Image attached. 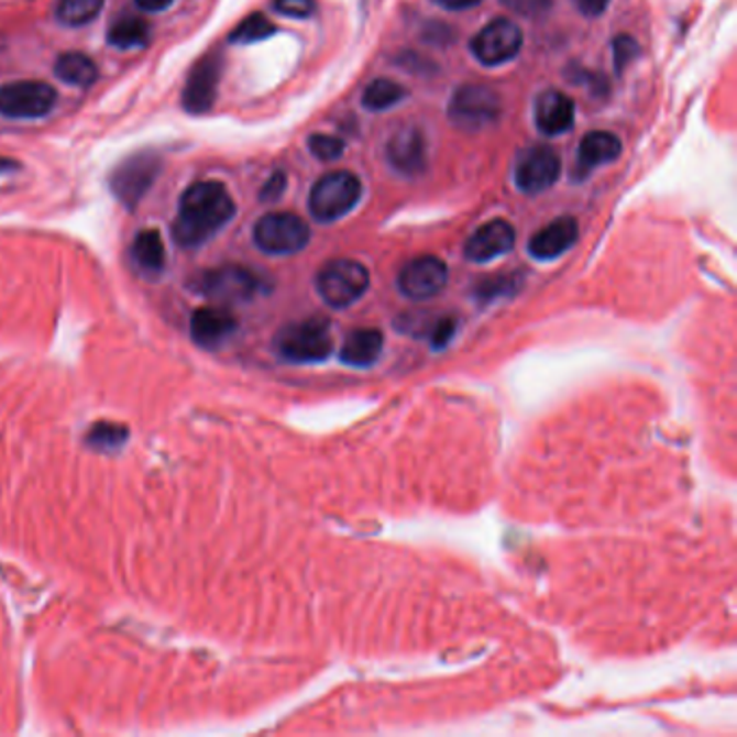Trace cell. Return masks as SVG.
Here are the masks:
<instances>
[{
  "label": "cell",
  "instance_id": "cell-31",
  "mask_svg": "<svg viewBox=\"0 0 737 737\" xmlns=\"http://www.w3.org/2000/svg\"><path fill=\"white\" fill-rule=\"evenodd\" d=\"M284 190H286V176L282 172H277L266 180V185L262 186L260 199L262 201H277L284 195Z\"/></svg>",
  "mask_w": 737,
  "mask_h": 737
},
{
  "label": "cell",
  "instance_id": "cell-3",
  "mask_svg": "<svg viewBox=\"0 0 737 737\" xmlns=\"http://www.w3.org/2000/svg\"><path fill=\"white\" fill-rule=\"evenodd\" d=\"M370 286L369 268L355 260H331L316 275V288L322 301L342 309L360 301Z\"/></svg>",
  "mask_w": 737,
  "mask_h": 737
},
{
  "label": "cell",
  "instance_id": "cell-20",
  "mask_svg": "<svg viewBox=\"0 0 737 737\" xmlns=\"http://www.w3.org/2000/svg\"><path fill=\"white\" fill-rule=\"evenodd\" d=\"M383 351V333L378 329H355L346 336L340 360L353 369H369Z\"/></svg>",
  "mask_w": 737,
  "mask_h": 737
},
{
  "label": "cell",
  "instance_id": "cell-35",
  "mask_svg": "<svg viewBox=\"0 0 737 737\" xmlns=\"http://www.w3.org/2000/svg\"><path fill=\"white\" fill-rule=\"evenodd\" d=\"M20 165L13 161V158H0V174H7V172H15Z\"/></svg>",
  "mask_w": 737,
  "mask_h": 737
},
{
  "label": "cell",
  "instance_id": "cell-12",
  "mask_svg": "<svg viewBox=\"0 0 737 737\" xmlns=\"http://www.w3.org/2000/svg\"><path fill=\"white\" fill-rule=\"evenodd\" d=\"M223 72V57L219 53H206L190 67L183 91V105L193 116L208 113L217 100L219 80Z\"/></svg>",
  "mask_w": 737,
  "mask_h": 737
},
{
  "label": "cell",
  "instance_id": "cell-15",
  "mask_svg": "<svg viewBox=\"0 0 737 737\" xmlns=\"http://www.w3.org/2000/svg\"><path fill=\"white\" fill-rule=\"evenodd\" d=\"M513 246H515V228L504 219H495V221L485 223L483 228H479L470 237L465 245V257L470 262L485 264L495 257L506 255Z\"/></svg>",
  "mask_w": 737,
  "mask_h": 737
},
{
  "label": "cell",
  "instance_id": "cell-10",
  "mask_svg": "<svg viewBox=\"0 0 737 737\" xmlns=\"http://www.w3.org/2000/svg\"><path fill=\"white\" fill-rule=\"evenodd\" d=\"M470 46L472 55L479 62L487 67H495L513 62L519 55L524 46V33L517 22L508 18H497L472 37Z\"/></svg>",
  "mask_w": 737,
  "mask_h": 737
},
{
  "label": "cell",
  "instance_id": "cell-33",
  "mask_svg": "<svg viewBox=\"0 0 737 737\" xmlns=\"http://www.w3.org/2000/svg\"><path fill=\"white\" fill-rule=\"evenodd\" d=\"M437 7H443L448 11H465L472 9L476 4H481L483 0H432Z\"/></svg>",
  "mask_w": 737,
  "mask_h": 737
},
{
  "label": "cell",
  "instance_id": "cell-6",
  "mask_svg": "<svg viewBox=\"0 0 737 737\" xmlns=\"http://www.w3.org/2000/svg\"><path fill=\"white\" fill-rule=\"evenodd\" d=\"M309 226L295 212H268L253 228V243L268 255H293L309 243Z\"/></svg>",
  "mask_w": 737,
  "mask_h": 737
},
{
  "label": "cell",
  "instance_id": "cell-9",
  "mask_svg": "<svg viewBox=\"0 0 737 737\" xmlns=\"http://www.w3.org/2000/svg\"><path fill=\"white\" fill-rule=\"evenodd\" d=\"M57 105V91L44 80H15L0 87V116L9 120H40Z\"/></svg>",
  "mask_w": 737,
  "mask_h": 737
},
{
  "label": "cell",
  "instance_id": "cell-1",
  "mask_svg": "<svg viewBox=\"0 0 737 737\" xmlns=\"http://www.w3.org/2000/svg\"><path fill=\"white\" fill-rule=\"evenodd\" d=\"M234 215L237 204L230 190L217 180H201L188 186L180 197L172 234L178 245L195 249L219 234L234 219Z\"/></svg>",
  "mask_w": 737,
  "mask_h": 737
},
{
  "label": "cell",
  "instance_id": "cell-8",
  "mask_svg": "<svg viewBox=\"0 0 737 737\" xmlns=\"http://www.w3.org/2000/svg\"><path fill=\"white\" fill-rule=\"evenodd\" d=\"M161 169H163V158L156 152L143 150V152H136L123 158L122 163L113 169L109 185L123 206L132 210L158 180Z\"/></svg>",
  "mask_w": 737,
  "mask_h": 737
},
{
  "label": "cell",
  "instance_id": "cell-28",
  "mask_svg": "<svg viewBox=\"0 0 737 737\" xmlns=\"http://www.w3.org/2000/svg\"><path fill=\"white\" fill-rule=\"evenodd\" d=\"M613 51H615L616 74H623V69L640 55V46H638V42L631 35H618V37H615Z\"/></svg>",
  "mask_w": 737,
  "mask_h": 737
},
{
  "label": "cell",
  "instance_id": "cell-2",
  "mask_svg": "<svg viewBox=\"0 0 737 737\" xmlns=\"http://www.w3.org/2000/svg\"><path fill=\"white\" fill-rule=\"evenodd\" d=\"M282 360L290 364H318L333 351V338L324 318H308L286 324L275 340Z\"/></svg>",
  "mask_w": 737,
  "mask_h": 737
},
{
  "label": "cell",
  "instance_id": "cell-30",
  "mask_svg": "<svg viewBox=\"0 0 737 737\" xmlns=\"http://www.w3.org/2000/svg\"><path fill=\"white\" fill-rule=\"evenodd\" d=\"M275 9L277 13L286 18L306 20L316 11V2L314 0H275Z\"/></svg>",
  "mask_w": 737,
  "mask_h": 737
},
{
  "label": "cell",
  "instance_id": "cell-27",
  "mask_svg": "<svg viewBox=\"0 0 737 737\" xmlns=\"http://www.w3.org/2000/svg\"><path fill=\"white\" fill-rule=\"evenodd\" d=\"M308 145L318 161H336L344 154V141L331 134H311Z\"/></svg>",
  "mask_w": 737,
  "mask_h": 737
},
{
  "label": "cell",
  "instance_id": "cell-21",
  "mask_svg": "<svg viewBox=\"0 0 737 737\" xmlns=\"http://www.w3.org/2000/svg\"><path fill=\"white\" fill-rule=\"evenodd\" d=\"M132 260L145 275H161L165 268L167 251L158 230H143L132 245Z\"/></svg>",
  "mask_w": 737,
  "mask_h": 737
},
{
  "label": "cell",
  "instance_id": "cell-16",
  "mask_svg": "<svg viewBox=\"0 0 737 737\" xmlns=\"http://www.w3.org/2000/svg\"><path fill=\"white\" fill-rule=\"evenodd\" d=\"M237 327L239 322L234 314L223 306L199 308L190 316V338L204 349L223 344L237 331Z\"/></svg>",
  "mask_w": 737,
  "mask_h": 737
},
{
  "label": "cell",
  "instance_id": "cell-26",
  "mask_svg": "<svg viewBox=\"0 0 737 737\" xmlns=\"http://www.w3.org/2000/svg\"><path fill=\"white\" fill-rule=\"evenodd\" d=\"M275 31L277 26L266 15L251 13L230 33V42L232 44H257V42L268 40Z\"/></svg>",
  "mask_w": 737,
  "mask_h": 737
},
{
  "label": "cell",
  "instance_id": "cell-7",
  "mask_svg": "<svg viewBox=\"0 0 737 737\" xmlns=\"http://www.w3.org/2000/svg\"><path fill=\"white\" fill-rule=\"evenodd\" d=\"M502 116V100L487 85H461L448 107V118L461 130L479 132Z\"/></svg>",
  "mask_w": 737,
  "mask_h": 737
},
{
  "label": "cell",
  "instance_id": "cell-11",
  "mask_svg": "<svg viewBox=\"0 0 737 737\" xmlns=\"http://www.w3.org/2000/svg\"><path fill=\"white\" fill-rule=\"evenodd\" d=\"M562 174L560 156L553 152L550 145H532L526 152L519 154L513 178L519 190L526 195H539L552 188Z\"/></svg>",
  "mask_w": 737,
  "mask_h": 737
},
{
  "label": "cell",
  "instance_id": "cell-24",
  "mask_svg": "<svg viewBox=\"0 0 737 737\" xmlns=\"http://www.w3.org/2000/svg\"><path fill=\"white\" fill-rule=\"evenodd\" d=\"M407 98V89L389 78H376L372 80L364 96H362V105L369 111H387L392 107H396L398 102H403Z\"/></svg>",
  "mask_w": 737,
  "mask_h": 737
},
{
  "label": "cell",
  "instance_id": "cell-5",
  "mask_svg": "<svg viewBox=\"0 0 737 737\" xmlns=\"http://www.w3.org/2000/svg\"><path fill=\"white\" fill-rule=\"evenodd\" d=\"M193 288L215 304L230 306L245 304L257 297L262 290V279L245 266L226 264L204 271L199 277H195Z\"/></svg>",
  "mask_w": 737,
  "mask_h": 737
},
{
  "label": "cell",
  "instance_id": "cell-4",
  "mask_svg": "<svg viewBox=\"0 0 737 737\" xmlns=\"http://www.w3.org/2000/svg\"><path fill=\"white\" fill-rule=\"evenodd\" d=\"M362 199V180L351 172L322 176L309 193V212L320 223H333L349 215Z\"/></svg>",
  "mask_w": 737,
  "mask_h": 737
},
{
  "label": "cell",
  "instance_id": "cell-13",
  "mask_svg": "<svg viewBox=\"0 0 737 737\" xmlns=\"http://www.w3.org/2000/svg\"><path fill=\"white\" fill-rule=\"evenodd\" d=\"M448 284V266L435 255H422L403 266L398 288L407 299L427 301L437 297Z\"/></svg>",
  "mask_w": 737,
  "mask_h": 737
},
{
  "label": "cell",
  "instance_id": "cell-29",
  "mask_svg": "<svg viewBox=\"0 0 737 737\" xmlns=\"http://www.w3.org/2000/svg\"><path fill=\"white\" fill-rule=\"evenodd\" d=\"M502 4L524 18H541L552 9V0H502Z\"/></svg>",
  "mask_w": 737,
  "mask_h": 737
},
{
  "label": "cell",
  "instance_id": "cell-19",
  "mask_svg": "<svg viewBox=\"0 0 737 737\" xmlns=\"http://www.w3.org/2000/svg\"><path fill=\"white\" fill-rule=\"evenodd\" d=\"M620 139L608 132V130H593L588 132L580 147H578V156H575V176L586 178L593 169L608 165L620 156Z\"/></svg>",
  "mask_w": 737,
  "mask_h": 737
},
{
  "label": "cell",
  "instance_id": "cell-17",
  "mask_svg": "<svg viewBox=\"0 0 737 737\" xmlns=\"http://www.w3.org/2000/svg\"><path fill=\"white\" fill-rule=\"evenodd\" d=\"M580 237V226L573 217H560L546 228H541L528 243V251L537 260H556L575 245Z\"/></svg>",
  "mask_w": 737,
  "mask_h": 737
},
{
  "label": "cell",
  "instance_id": "cell-23",
  "mask_svg": "<svg viewBox=\"0 0 737 737\" xmlns=\"http://www.w3.org/2000/svg\"><path fill=\"white\" fill-rule=\"evenodd\" d=\"M55 74L72 87L87 89L98 80V65L82 53H63L55 63Z\"/></svg>",
  "mask_w": 737,
  "mask_h": 737
},
{
  "label": "cell",
  "instance_id": "cell-25",
  "mask_svg": "<svg viewBox=\"0 0 737 737\" xmlns=\"http://www.w3.org/2000/svg\"><path fill=\"white\" fill-rule=\"evenodd\" d=\"M105 0H59L57 20L65 26H85L102 11Z\"/></svg>",
  "mask_w": 737,
  "mask_h": 737
},
{
  "label": "cell",
  "instance_id": "cell-32",
  "mask_svg": "<svg viewBox=\"0 0 737 737\" xmlns=\"http://www.w3.org/2000/svg\"><path fill=\"white\" fill-rule=\"evenodd\" d=\"M575 2V7L584 13V15H588V18H597V15H602L606 9H608V4H610V0H573Z\"/></svg>",
  "mask_w": 737,
  "mask_h": 737
},
{
  "label": "cell",
  "instance_id": "cell-22",
  "mask_svg": "<svg viewBox=\"0 0 737 737\" xmlns=\"http://www.w3.org/2000/svg\"><path fill=\"white\" fill-rule=\"evenodd\" d=\"M152 29L143 18L136 15H123L118 18L109 29V44L120 51H132V48H145L150 42Z\"/></svg>",
  "mask_w": 737,
  "mask_h": 737
},
{
  "label": "cell",
  "instance_id": "cell-34",
  "mask_svg": "<svg viewBox=\"0 0 737 737\" xmlns=\"http://www.w3.org/2000/svg\"><path fill=\"white\" fill-rule=\"evenodd\" d=\"M139 9L147 11V13H156V11H165L174 4V0H134Z\"/></svg>",
  "mask_w": 737,
  "mask_h": 737
},
{
  "label": "cell",
  "instance_id": "cell-18",
  "mask_svg": "<svg viewBox=\"0 0 737 737\" xmlns=\"http://www.w3.org/2000/svg\"><path fill=\"white\" fill-rule=\"evenodd\" d=\"M535 122L546 136L564 134L575 122V105L566 94L558 89H548L537 98Z\"/></svg>",
  "mask_w": 737,
  "mask_h": 737
},
{
  "label": "cell",
  "instance_id": "cell-14",
  "mask_svg": "<svg viewBox=\"0 0 737 737\" xmlns=\"http://www.w3.org/2000/svg\"><path fill=\"white\" fill-rule=\"evenodd\" d=\"M385 152L389 165L407 178H416L427 172V139L416 125L398 128L389 136Z\"/></svg>",
  "mask_w": 737,
  "mask_h": 737
}]
</instances>
